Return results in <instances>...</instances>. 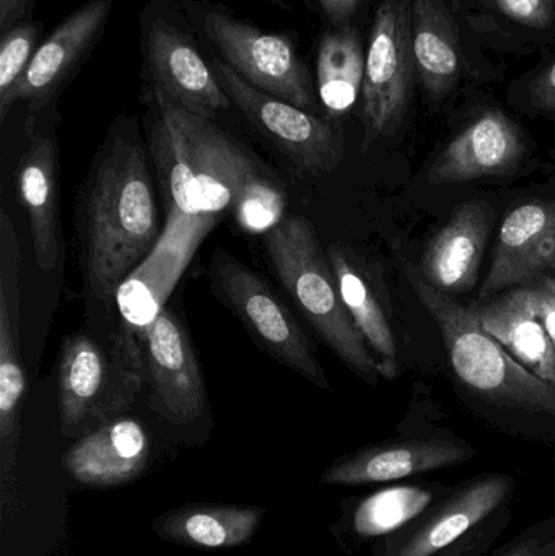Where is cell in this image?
<instances>
[{"label": "cell", "mask_w": 555, "mask_h": 556, "mask_svg": "<svg viewBox=\"0 0 555 556\" xmlns=\"http://www.w3.org/2000/svg\"><path fill=\"white\" fill-rule=\"evenodd\" d=\"M150 443L136 418L117 417L78 438L65 451V472L91 489H114L136 480L146 469Z\"/></svg>", "instance_id": "ffe728a7"}, {"label": "cell", "mask_w": 555, "mask_h": 556, "mask_svg": "<svg viewBox=\"0 0 555 556\" xmlns=\"http://www.w3.org/2000/svg\"><path fill=\"white\" fill-rule=\"evenodd\" d=\"M328 26L354 25L362 0H316Z\"/></svg>", "instance_id": "d6a6232c"}, {"label": "cell", "mask_w": 555, "mask_h": 556, "mask_svg": "<svg viewBox=\"0 0 555 556\" xmlns=\"http://www.w3.org/2000/svg\"><path fill=\"white\" fill-rule=\"evenodd\" d=\"M207 280L212 293L243 324L257 346L270 358L316 388L329 389L328 376L318 362L308 333L260 274L228 251L215 248L207 266Z\"/></svg>", "instance_id": "52a82bcc"}, {"label": "cell", "mask_w": 555, "mask_h": 556, "mask_svg": "<svg viewBox=\"0 0 555 556\" xmlns=\"http://www.w3.org/2000/svg\"><path fill=\"white\" fill-rule=\"evenodd\" d=\"M263 244L270 273L316 336L354 375L377 384V358L345 307L315 227L305 217L287 214L264 235Z\"/></svg>", "instance_id": "3957f363"}, {"label": "cell", "mask_w": 555, "mask_h": 556, "mask_svg": "<svg viewBox=\"0 0 555 556\" xmlns=\"http://www.w3.org/2000/svg\"><path fill=\"white\" fill-rule=\"evenodd\" d=\"M411 9L413 0H378L375 7L361 94L364 150L393 136L413 103L417 78Z\"/></svg>", "instance_id": "9c48e42d"}, {"label": "cell", "mask_w": 555, "mask_h": 556, "mask_svg": "<svg viewBox=\"0 0 555 556\" xmlns=\"http://www.w3.org/2000/svg\"><path fill=\"white\" fill-rule=\"evenodd\" d=\"M59 160L52 136L29 134L16 169L20 202L28 217L33 254L42 273H52L61 254Z\"/></svg>", "instance_id": "44dd1931"}, {"label": "cell", "mask_w": 555, "mask_h": 556, "mask_svg": "<svg viewBox=\"0 0 555 556\" xmlns=\"http://www.w3.org/2000/svg\"><path fill=\"white\" fill-rule=\"evenodd\" d=\"M209 62L231 104L300 173L328 175L341 165L344 134L338 123L257 90L222 59L212 58Z\"/></svg>", "instance_id": "30bf717a"}, {"label": "cell", "mask_w": 555, "mask_h": 556, "mask_svg": "<svg viewBox=\"0 0 555 556\" xmlns=\"http://www.w3.org/2000/svg\"><path fill=\"white\" fill-rule=\"evenodd\" d=\"M475 456V447L453 433L406 434L339 457L321 473L319 483L358 486L406 482L462 466Z\"/></svg>", "instance_id": "5bb4252c"}, {"label": "cell", "mask_w": 555, "mask_h": 556, "mask_svg": "<svg viewBox=\"0 0 555 556\" xmlns=\"http://www.w3.org/2000/svg\"><path fill=\"white\" fill-rule=\"evenodd\" d=\"M142 58L152 91L176 106L212 121L231 106L194 38L156 10L142 23Z\"/></svg>", "instance_id": "8fae6325"}, {"label": "cell", "mask_w": 555, "mask_h": 556, "mask_svg": "<svg viewBox=\"0 0 555 556\" xmlns=\"http://www.w3.org/2000/svg\"><path fill=\"white\" fill-rule=\"evenodd\" d=\"M449 485L442 482L394 483L344 503L342 535L357 545L377 544L426 515Z\"/></svg>", "instance_id": "603a6c76"}, {"label": "cell", "mask_w": 555, "mask_h": 556, "mask_svg": "<svg viewBox=\"0 0 555 556\" xmlns=\"http://www.w3.org/2000/svg\"><path fill=\"white\" fill-rule=\"evenodd\" d=\"M365 58L357 26H328L316 46V90L329 121L339 123L357 104L365 77Z\"/></svg>", "instance_id": "4316f807"}, {"label": "cell", "mask_w": 555, "mask_h": 556, "mask_svg": "<svg viewBox=\"0 0 555 556\" xmlns=\"http://www.w3.org/2000/svg\"><path fill=\"white\" fill-rule=\"evenodd\" d=\"M218 220L168 212L159 243L117 288L121 320L139 333L166 307L169 294Z\"/></svg>", "instance_id": "9a60e30c"}, {"label": "cell", "mask_w": 555, "mask_h": 556, "mask_svg": "<svg viewBox=\"0 0 555 556\" xmlns=\"http://www.w3.org/2000/svg\"><path fill=\"white\" fill-rule=\"evenodd\" d=\"M547 556H555V547L553 548V552H551V554Z\"/></svg>", "instance_id": "e575fe53"}, {"label": "cell", "mask_w": 555, "mask_h": 556, "mask_svg": "<svg viewBox=\"0 0 555 556\" xmlns=\"http://www.w3.org/2000/svg\"><path fill=\"white\" fill-rule=\"evenodd\" d=\"M266 511L253 506L188 503L153 521V534L182 547L218 551L248 544Z\"/></svg>", "instance_id": "cb8c5ba5"}, {"label": "cell", "mask_w": 555, "mask_h": 556, "mask_svg": "<svg viewBox=\"0 0 555 556\" xmlns=\"http://www.w3.org/2000/svg\"><path fill=\"white\" fill-rule=\"evenodd\" d=\"M420 303L442 332L453 371L476 397L520 414L555 417V386L521 366L482 326L478 306H463L430 287L419 270L406 266Z\"/></svg>", "instance_id": "277c9868"}, {"label": "cell", "mask_w": 555, "mask_h": 556, "mask_svg": "<svg viewBox=\"0 0 555 556\" xmlns=\"http://www.w3.org/2000/svg\"><path fill=\"white\" fill-rule=\"evenodd\" d=\"M528 103L541 114H555V59L531 77Z\"/></svg>", "instance_id": "4dcf8cb0"}, {"label": "cell", "mask_w": 555, "mask_h": 556, "mask_svg": "<svg viewBox=\"0 0 555 556\" xmlns=\"http://www.w3.org/2000/svg\"><path fill=\"white\" fill-rule=\"evenodd\" d=\"M476 306L484 329L528 371L555 386V346L538 317L531 287Z\"/></svg>", "instance_id": "d4e9b609"}, {"label": "cell", "mask_w": 555, "mask_h": 556, "mask_svg": "<svg viewBox=\"0 0 555 556\" xmlns=\"http://www.w3.org/2000/svg\"><path fill=\"white\" fill-rule=\"evenodd\" d=\"M137 336L150 407L169 424H194L207 407V388L185 324L169 307H163Z\"/></svg>", "instance_id": "7c38bea8"}, {"label": "cell", "mask_w": 555, "mask_h": 556, "mask_svg": "<svg viewBox=\"0 0 555 556\" xmlns=\"http://www.w3.org/2000/svg\"><path fill=\"white\" fill-rule=\"evenodd\" d=\"M328 260L338 278L339 290L349 314L361 330L368 349L378 362L380 376L394 379L398 376V346L387 313L377 291L371 287L364 266L345 244H329Z\"/></svg>", "instance_id": "484cf974"}, {"label": "cell", "mask_w": 555, "mask_h": 556, "mask_svg": "<svg viewBox=\"0 0 555 556\" xmlns=\"http://www.w3.org/2000/svg\"><path fill=\"white\" fill-rule=\"evenodd\" d=\"M555 273V201H531L505 217L481 298Z\"/></svg>", "instance_id": "ac0fdd59"}, {"label": "cell", "mask_w": 555, "mask_h": 556, "mask_svg": "<svg viewBox=\"0 0 555 556\" xmlns=\"http://www.w3.org/2000/svg\"><path fill=\"white\" fill-rule=\"evenodd\" d=\"M143 382L139 336L123 320L106 342L72 333L62 342L58 358L62 434L78 440L121 417L139 397Z\"/></svg>", "instance_id": "5b68a950"}, {"label": "cell", "mask_w": 555, "mask_h": 556, "mask_svg": "<svg viewBox=\"0 0 555 556\" xmlns=\"http://www.w3.org/2000/svg\"><path fill=\"white\" fill-rule=\"evenodd\" d=\"M113 0H88L39 42L15 100L39 111L65 87L90 54L110 20Z\"/></svg>", "instance_id": "e0dca14e"}, {"label": "cell", "mask_w": 555, "mask_h": 556, "mask_svg": "<svg viewBox=\"0 0 555 556\" xmlns=\"http://www.w3.org/2000/svg\"><path fill=\"white\" fill-rule=\"evenodd\" d=\"M538 317L555 346V278L543 277L531 287Z\"/></svg>", "instance_id": "1f68e13d"}, {"label": "cell", "mask_w": 555, "mask_h": 556, "mask_svg": "<svg viewBox=\"0 0 555 556\" xmlns=\"http://www.w3.org/2000/svg\"><path fill=\"white\" fill-rule=\"evenodd\" d=\"M42 25L38 22L16 23L0 39V124H5L16 103L15 94L38 49Z\"/></svg>", "instance_id": "f1b7e54d"}, {"label": "cell", "mask_w": 555, "mask_h": 556, "mask_svg": "<svg viewBox=\"0 0 555 556\" xmlns=\"http://www.w3.org/2000/svg\"><path fill=\"white\" fill-rule=\"evenodd\" d=\"M555 547V516L541 519L491 556H547Z\"/></svg>", "instance_id": "f546056e"}, {"label": "cell", "mask_w": 555, "mask_h": 556, "mask_svg": "<svg viewBox=\"0 0 555 556\" xmlns=\"http://www.w3.org/2000/svg\"><path fill=\"white\" fill-rule=\"evenodd\" d=\"M191 22L217 49L222 61L264 93L319 114L316 80L295 42L287 35L267 33L214 5L188 7Z\"/></svg>", "instance_id": "ba28073f"}, {"label": "cell", "mask_w": 555, "mask_h": 556, "mask_svg": "<svg viewBox=\"0 0 555 556\" xmlns=\"http://www.w3.org/2000/svg\"><path fill=\"white\" fill-rule=\"evenodd\" d=\"M411 38L417 85L437 106L455 91L466 67L458 25L445 0H413Z\"/></svg>", "instance_id": "7402d4cb"}, {"label": "cell", "mask_w": 555, "mask_h": 556, "mask_svg": "<svg viewBox=\"0 0 555 556\" xmlns=\"http://www.w3.org/2000/svg\"><path fill=\"white\" fill-rule=\"evenodd\" d=\"M528 152L521 127L499 108L479 113L430 166V185H456L507 176Z\"/></svg>", "instance_id": "2e32d148"}, {"label": "cell", "mask_w": 555, "mask_h": 556, "mask_svg": "<svg viewBox=\"0 0 555 556\" xmlns=\"http://www.w3.org/2000/svg\"><path fill=\"white\" fill-rule=\"evenodd\" d=\"M163 228L146 149L136 127L116 124L94 155L75 202L88 294L114 303L117 288L152 253Z\"/></svg>", "instance_id": "7a4b0ae2"}, {"label": "cell", "mask_w": 555, "mask_h": 556, "mask_svg": "<svg viewBox=\"0 0 555 556\" xmlns=\"http://www.w3.org/2000/svg\"><path fill=\"white\" fill-rule=\"evenodd\" d=\"M33 0H0V29L15 26L16 23L25 22L31 10Z\"/></svg>", "instance_id": "836d02e7"}, {"label": "cell", "mask_w": 555, "mask_h": 556, "mask_svg": "<svg viewBox=\"0 0 555 556\" xmlns=\"http://www.w3.org/2000/svg\"><path fill=\"white\" fill-rule=\"evenodd\" d=\"M20 244L15 225L0 208V469L2 502L15 477L22 408L25 401V369L20 349Z\"/></svg>", "instance_id": "4fadbf2b"}, {"label": "cell", "mask_w": 555, "mask_h": 556, "mask_svg": "<svg viewBox=\"0 0 555 556\" xmlns=\"http://www.w3.org/2000/svg\"><path fill=\"white\" fill-rule=\"evenodd\" d=\"M453 10L476 31L508 45L555 42V0H453Z\"/></svg>", "instance_id": "83f0119b"}, {"label": "cell", "mask_w": 555, "mask_h": 556, "mask_svg": "<svg viewBox=\"0 0 555 556\" xmlns=\"http://www.w3.org/2000/svg\"><path fill=\"white\" fill-rule=\"evenodd\" d=\"M149 142L168 212L230 218L244 233L266 235L287 215L279 176L212 119L152 91Z\"/></svg>", "instance_id": "6da1fadb"}, {"label": "cell", "mask_w": 555, "mask_h": 556, "mask_svg": "<svg viewBox=\"0 0 555 556\" xmlns=\"http://www.w3.org/2000/svg\"><path fill=\"white\" fill-rule=\"evenodd\" d=\"M494 211L482 201L458 205L449 224L433 235L420 260V277L442 293H468L478 281Z\"/></svg>", "instance_id": "d6986e66"}, {"label": "cell", "mask_w": 555, "mask_h": 556, "mask_svg": "<svg viewBox=\"0 0 555 556\" xmlns=\"http://www.w3.org/2000/svg\"><path fill=\"white\" fill-rule=\"evenodd\" d=\"M515 496L508 473L463 480L416 522L371 545V556H488L510 525Z\"/></svg>", "instance_id": "8992f818"}]
</instances>
